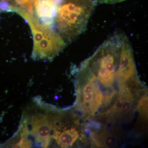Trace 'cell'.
I'll return each instance as SVG.
<instances>
[{"label": "cell", "mask_w": 148, "mask_h": 148, "mask_svg": "<svg viewBox=\"0 0 148 148\" xmlns=\"http://www.w3.org/2000/svg\"><path fill=\"white\" fill-rule=\"evenodd\" d=\"M14 12L27 21L32 30L34 41L33 59L53 60L67 45L68 43L53 26L42 23L33 14L17 6Z\"/></svg>", "instance_id": "4"}, {"label": "cell", "mask_w": 148, "mask_h": 148, "mask_svg": "<svg viewBox=\"0 0 148 148\" xmlns=\"http://www.w3.org/2000/svg\"><path fill=\"white\" fill-rule=\"evenodd\" d=\"M96 5L91 0H60L54 24L67 43L84 32Z\"/></svg>", "instance_id": "2"}, {"label": "cell", "mask_w": 148, "mask_h": 148, "mask_svg": "<svg viewBox=\"0 0 148 148\" xmlns=\"http://www.w3.org/2000/svg\"><path fill=\"white\" fill-rule=\"evenodd\" d=\"M91 1H93L95 2L96 3V2H97V0H91Z\"/></svg>", "instance_id": "7"}, {"label": "cell", "mask_w": 148, "mask_h": 148, "mask_svg": "<svg viewBox=\"0 0 148 148\" xmlns=\"http://www.w3.org/2000/svg\"><path fill=\"white\" fill-rule=\"evenodd\" d=\"M57 5L55 0H34L33 10L40 21L53 26Z\"/></svg>", "instance_id": "5"}, {"label": "cell", "mask_w": 148, "mask_h": 148, "mask_svg": "<svg viewBox=\"0 0 148 148\" xmlns=\"http://www.w3.org/2000/svg\"><path fill=\"white\" fill-rule=\"evenodd\" d=\"M55 116L40 114L25 119L20 129L21 138L12 148L47 147L51 141L56 143L60 135L62 113Z\"/></svg>", "instance_id": "3"}, {"label": "cell", "mask_w": 148, "mask_h": 148, "mask_svg": "<svg viewBox=\"0 0 148 148\" xmlns=\"http://www.w3.org/2000/svg\"><path fill=\"white\" fill-rule=\"evenodd\" d=\"M135 61L109 55L89 57L74 70L75 113L82 123L99 131L129 121L147 98Z\"/></svg>", "instance_id": "1"}, {"label": "cell", "mask_w": 148, "mask_h": 148, "mask_svg": "<svg viewBox=\"0 0 148 148\" xmlns=\"http://www.w3.org/2000/svg\"><path fill=\"white\" fill-rule=\"evenodd\" d=\"M125 0H97L96 3H104L109 4H112L116 3L121 2Z\"/></svg>", "instance_id": "6"}]
</instances>
